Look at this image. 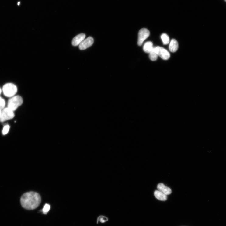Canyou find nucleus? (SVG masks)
Masks as SVG:
<instances>
[{
	"label": "nucleus",
	"mask_w": 226,
	"mask_h": 226,
	"mask_svg": "<svg viewBox=\"0 0 226 226\" xmlns=\"http://www.w3.org/2000/svg\"><path fill=\"white\" fill-rule=\"evenodd\" d=\"M225 1L226 2V0H225Z\"/></svg>",
	"instance_id": "nucleus-22"
},
{
	"label": "nucleus",
	"mask_w": 226,
	"mask_h": 226,
	"mask_svg": "<svg viewBox=\"0 0 226 226\" xmlns=\"http://www.w3.org/2000/svg\"><path fill=\"white\" fill-rule=\"evenodd\" d=\"M94 39L91 37H88L82 42L79 45L81 50H84L92 46L94 43Z\"/></svg>",
	"instance_id": "nucleus-7"
},
{
	"label": "nucleus",
	"mask_w": 226,
	"mask_h": 226,
	"mask_svg": "<svg viewBox=\"0 0 226 226\" xmlns=\"http://www.w3.org/2000/svg\"><path fill=\"white\" fill-rule=\"evenodd\" d=\"M1 110L0 109V121H1V116H2V111H1Z\"/></svg>",
	"instance_id": "nucleus-19"
},
{
	"label": "nucleus",
	"mask_w": 226,
	"mask_h": 226,
	"mask_svg": "<svg viewBox=\"0 0 226 226\" xmlns=\"http://www.w3.org/2000/svg\"><path fill=\"white\" fill-rule=\"evenodd\" d=\"M3 91L5 95L7 97L13 96L17 93V87L16 85L12 83L5 84L3 87Z\"/></svg>",
	"instance_id": "nucleus-3"
},
{
	"label": "nucleus",
	"mask_w": 226,
	"mask_h": 226,
	"mask_svg": "<svg viewBox=\"0 0 226 226\" xmlns=\"http://www.w3.org/2000/svg\"><path fill=\"white\" fill-rule=\"evenodd\" d=\"M50 205L46 204L44 206V207L42 210L43 213L46 214L50 211Z\"/></svg>",
	"instance_id": "nucleus-16"
},
{
	"label": "nucleus",
	"mask_w": 226,
	"mask_h": 226,
	"mask_svg": "<svg viewBox=\"0 0 226 226\" xmlns=\"http://www.w3.org/2000/svg\"><path fill=\"white\" fill-rule=\"evenodd\" d=\"M109 219L106 217L103 216H100L98 217L97 219V223L98 224L99 222L101 223H104L107 221Z\"/></svg>",
	"instance_id": "nucleus-15"
},
{
	"label": "nucleus",
	"mask_w": 226,
	"mask_h": 226,
	"mask_svg": "<svg viewBox=\"0 0 226 226\" xmlns=\"http://www.w3.org/2000/svg\"><path fill=\"white\" fill-rule=\"evenodd\" d=\"M153 47V44L152 42H147L143 46V50L146 53H150L152 50Z\"/></svg>",
	"instance_id": "nucleus-12"
},
{
	"label": "nucleus",
	"mask_w": 226,
	"mask_h": 226,
	"mask_svg": "<svg viewBox=\"0 0 226 226\" xmlns=\"http://www.w3.org/2000/svg\"><path fill=\"white\" fill-rule=\"evenodd\" d=\"M41 201V196L38 193L30 192L24 193L21 196L20 202L23 208L32 210L37 208Z\"/></svg>",
	"instance_id": "nucleus-1"
},
{
	"label": "nucleus",
	"mask_w": 226,
	"mask_h": 226,
	"mask_svg": "<svg viewBox=\"0 0 226 226\" xmlns=\"http://www.w3.org/2000/svg\"><path fill=\"white\" fill-rule=\"evenodd\" d=\"M161 38L164 45L168 44L169 43V37L166 34H163L161 36Z\"/></svg>",
	"instance_id": "nucleus-14"
},
{
	"label": "nucleus",
	"mask_w": 226,
	"mask_h": 226,
	"mask_svg": "<svg viewBox=\"0 0 226 226\" xmlns=\"http://www.w3.org/2000/svg\"><path fill=\"white\" fill-rule=\"evenodd\" d=\"M85 35L84 33L78 34L75 37L72 41V44L74 46L79 45L84 40Z\"/></svg>",
	"instance_id": "nucleus-8"
},
{
	"label": "nucleus",
	"mask_w": 226,
	"mask_h": 226,
	"mask_svg": "<svg viewBox=\"0 0 226 226\" xmlns=\"http://www.w3.org/2000/svg\"><path fill=\"white\" fill-rule=\"evenodd\" d=\"M149 54V57L151 61H154L157 60L158 55L156 51L155 47H154L152 50Z\"/></svg>",
	"instance_id": "nucleus-13"
},
{
	"label": "nucleus",
	"mask_w": 226,
	"mask_h": 226,
	"mask_svg": "<svg viewBox=\"0 0 226 226\" xmlns=\"http://www.w3.org/2000/svg\"><path fill=\"white\" fill-rule=\"evenodd\" d=\"M10 128V127L9 125H6L4 127L2 131V134L3 135H6L7 134Z\"/></svg>",
	"instance_id": "nucleus-18"
},
{
	"label": "nucleus",
	"mask_w": 226,
	"mask_h": 226,
	"mask_svg": "<svg viewBox=\"0 0 226 226\" xmlns=\"http://www.w3.org/2000/svg\"><path fill=\"white\" fill-rule=\"evenodd\" d=\"M154 195L157 199L160 201H165L168 199V197L166 195L158 190L155 191Z\"/></svg>",
	"instance_id": "nucleus-10"
},
{
	"label": "nucleus",
	"mask_w": 226,
	"mask_h": 226,
	"mask_svg": "<svg viewBox=\"0 0 226 226\" xmlns=\"http://www.w3.org/2000/svg\"><path fill=\"white\" fill-rule=\"evenodd\" d=\"M5 103L4 100L0 97V109L2 110L4 109L5 106Z\"/></svg>",
	"instance_id": "nucleus-17"
},
{
	"label": "nucleus",
	"mask_w": 226,
	"mask_h": 226,
	"mask_svg": "<svg viewBox=\"0 0 226 226\" xmlns=\"http://www.w3.org/2000/svg\"><path fill=\"white\" fill-rule=\"evenodd\" d=\"M157 188L158 190L166 195H170L172 193L171 189L162 183L159 184L157 186Z\"/></svg>",
	"instance_id": "nucleus-9"
},
{
	"label": "nucleus",
	"mask_w": 226,
	"mask_h": 226,
	"mask_svg": "<svg viewBox=\"0 0 226 226\" xmlns=\"http://www.w3.org/2000/svg\"><path fill=\"white\" fill-rule=\"evenodd\" d=\"M19 4H20V2H18V5H19Z\"/></svg>",
	"instance_id": "nucleus-21"
},
{
	"label": "nucleus",
	"mask_w": 226,
	"mask_h": 226,
	"mask_svg": "<svg viewBox=\"0 0 226 226\" xmlns=\"http://www.w3.org/2000/svg\"><path fill=\"white\" fill-rule=\"evenodd\" d=\"M155 48L157 54L162 59L166 60L169 58L170 54L165 49L159 46L155 47Z\"/></svg>",
	"instance_id": "nucleus-6"
},
{
	"label": "nucleus",
	"mask_w": 226,
	"mask_h": 226,
	"mask_svg": "<svg viewBox=\"0 0 226 226\" xmlns=\"http://www.w3.org/2000/svg\"><path fill=\"white\" fill-rule=\"evenodd\" d=\"M1 92H2V90H1V88H0V94H1Z\"/></svg>",
	"instance_id": "nucleus-20"
},
{
	"label": "nucleus",
	"mask_w": 226,
	"mask_h": 226,
	"mask_svg": "<svg viewBox=\"0 0 226 226\" xmlns=\"http://www.w3.org/2000/svg\"><path fill=\"white\" fill-rule=\"evenodd\" d=\"M23 102V98L21 96H13L9 100L8 107L14 111L22 105Z\"/></svg>",
	"instance_id": "nucleus-2"
},
{
	"label": "nucleus",
	"mask_w": 226,
	"mask_h": 226,
	"mask_svg": "<svg viewBox=\"0 0 226 226\" xmlns=\"http://www.w3.org/2000/svg\"><path fill=\"white\" fill-rule=\"evenodd\" d=\"M179 48L178 43L175 39H172L169 46L170 51L174 53L177 51Z\"/></svg>",
	"instance_id": "nucleus-11"
},
{
	"label": "nucleus",
	"mask_w": 226,
	"mask_h": 226,
	"mask_svg": "<svg viewBox=\"0 0 226 226\" xmlns=\"http://www.w3.org/2000/svg\"><path fill=\"white\" fill-rule=\"evenodd\" d=\"M15 115L13 111L8 107L5 108L2 111L1 122H3L12 119Z\"/></svg>",
	"instance_id": "nucleus-5"
},
{
	"label": "nucleus",
	"mask_w": 226,
	"mask_h": 226,
	"mask_svg": "<svg viewBox=\"0 0 226 226\" xmlns=\"http://www.w3.org/2000/svg\"><path fill=\"white\" fill-rule=\"evenodd\" d=\"M150 35V32L148 29L143 28L141 29L139 32L138 41L137 44L141 46L146 39L148 38Z\"/></svg>",
	"instance_id": "nucleus-4"
}]
</instances>
